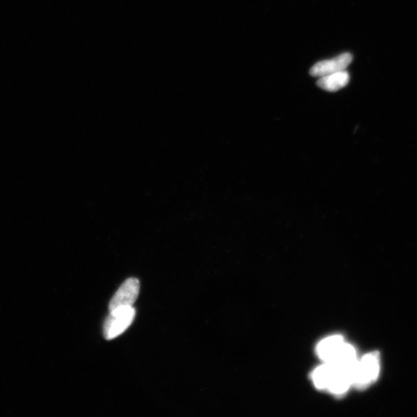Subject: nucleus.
<instances>
[{
    "label": "nucleus",
    "instance_id": "0eeeda50",
    "mask_svg": "<svg viewBox=\"0 0 417 417\" xmlns=\"http://www.w3.org/2000/svg\"><path fill=\"white\" fill-rule=\"evenodd\" d=\"M333 372V365L330 363H325L319 366L312 374V381L316 387L319 389H328Z\"/></svg>",
    "mask_w": 417,
    "mask_h": 417
},
{
    "label": "nucleus",
    "instance_id": "20e7f679",
    "mask_svg": "<svg viewBox=\"0 0 417 417\" xmlns=\"http://www.w3.org/2000/svg\"><path fill=\"white\" fill-rule=\"evenodd\" d=\"M352 61V54L344 53L336 58L317 63L312 67L310 74L313 77L321 78L325 75L345 71Z\"/></svg>",
    "mask_w": 417,
    "mask_h": 417
},
{
    "label": "nucleus",
    "instance_id": "f257e3e1",
    "mask_svg": "<svg viewBox=\"0 0 417 417\" xmlns=\"http://www.w3.org/2000/svg\"><path fill=\"white\" fill-rule=\"evenodd\" d=\"M381 356L377 352L367 354L358 360L353 374V385L358 389L368 387L380 374Z\"/></svg>",
    "mask_w": 417,
    "mask_h": 417
},
{
    "label": "nucleus",
    "instance_id": "f03ea898",
    "mask_svg": "<svg viewBox=\"0 0 417 417\" xmlns=\"http://www.w3.org/2000/svg\"><path fill=\"white\" fill-rule=\"evenodd\" d=\"M133 307L122 308L110 312L104 325V336L107 340L117 338L133 322L136 317Z\"/></svg>",
    "mask_w": 417,
    "mask_h": 417
},
{
    "label": "nucleus",
    "instance_id": "423d86ee",
    "mask_svg": "<svg viewBox=\"0 0 417 417\" xmlns=\"http://www.w3.org/2000/svg\"><path fill=\"white\" fill-rule=\"evenodd\" d=\"M350 80V74L346 71H343L321 77L317 82V85L321 89L334 92L345 87L349 84Z\"/></svg>",
    "mask_w": 417,
    "mask_h": 417
},
{
    "label": "nucleus",
    "instance_id": "39448f33",
    "mask_svg": "<svg viewBox=\"0 0 417 417\" xmlns=\"http://www.w3.org/2000/svg\"><path fill=\"white\" fill-rule=\"evenodd\" d=\"M345 343L343 337L339 336V334L328 337L322 340L319 344L317 347L318 356L322 361L330 363Z\"/></svg>",
    "mask_w": 417,
    "mask_h": 417
},
{
    "label": "nucleus",
    "instance_id": "7ed1b4c3",
    "mask_svg": "<svg viewBox=\"0 0 417 417\" xmlns=\"http://www.w3.org/2000/svg\"><path fill=\"white\" fill-rule=\"evenodd\" d=\"M140 283L136 278H129L119 288L109 304V311L118 308L132 307L138 299Z\"/></svg>",
    "mask_w": 417,
    "mask_h": 417
}]
</instances>
